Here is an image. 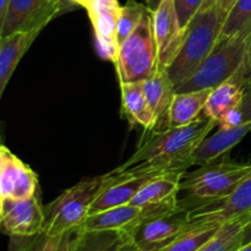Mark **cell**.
Returning a JSON list of instances; mask_svg holds the SVG:
<instances>
[{
  "instance_id": "6da1fadb",
  "label": "cell",
  "mask_w": 251,
  "mask_h": 251,
  "mask_svg": "<svg viewBox=\"0 0 251 251\" xmlns=\"http://www.w3.org/2000/svg\"><path fill=\"white\" fill-rule=\"evenodd\" d=\"M206 115L184 126L153 130L140 144L136 151L120 167L113 169L119 176H157L186 172L193 164V154L199 145L216 126Z\"/></svg>"
},
{
  "instance_id": "7a4b0ae2",
  "label": "cell",
  "mask_w": 251,
  "mask_h": 251,
  "mask_svg": "<svg viewBox=\"0 0 251 251\" xmlns=\"http://www.w3.org/2000/svg\"><path fill=\"white\" fill-rule=\"evenodd\" d=\"M226 17L227 14L215 2L200 10L189 22L178 54L167 69L176 88L185 82L210 55L222 36Z\"/></svg>"
},
{
  "instance_id": "3957f363",
  "label": "cell",
  "mask_w": 251,
  "mask_h": 251,
  "mask_svg": "<svg viewBox=\"0 0 251 251\" xmlns=\"http://www.w3.org/2000/svg\"><path fill=\"white\" fill-rule=\"evenodd\" d=\"M250 173L251 163H235L228 158L203 164L191 173L185 172L180 191H185L186 196L179 200L178 206L193 211L227 199Z\"/></svg>"
},
{
  "instance_id": "277c9868",
  "label": "cell",
  "mask_w": 251,
  "mask_h": 251,
  "mask_svg": "<svg viewBox=\"0 0 251 251\" xmlns=\"http://www.w3.org/2000/svg\"><path fill=\"white\" fill-rule=\"evenodd\" d=\"M109 180V173L85 178L63 191L44 207L46 223L43 233L49 237H60L69 230L80 228L90 216L93 202Z\"/></svg>"
},
{
  "instance_id": "5b68a950",
  "label": "cell",
  "mask_w": 251,
  "mask_h": 251,
  "mask_svg": "<svg viewBox=\"0 0 251 251\" xmlns=\"http://www.w3.org/2000/svg\"><path fill=\"white\" fill-rule=\"evenodd\" d=\"M250 38L251 31L230 36L222 34L210 55L185 82L176 87V92L213 90L228 80L247 63Z\"/></svg>"
},
{
  "instance_id": "8992f818",
  "label": "cell",
  "mask_w": 251,
  "mask_h": 251,
  "mask_svg": "<svg viewBox=\"0 0 251 251\" xmlns=\"http://www.w3.org/2000/svg\"><path fill=\"white\" fill-rule=\"evenodd\" d=\"M115 69L120 83L142 82L158 70V55L149 11L139 26L120 43Z\"/></svg>"
},
{
  "instance_id": "52a82bcc",
  "label": "cell",
  "mask_w": 251,
  "mask_h": 251,
  "mask_svg": "<svg viewBox=\"0 0 251 251\" xmlns=\"http://www.w3.org/2000/svg\"><path fill=\"white\" fill-rule=\"evenodd\" d=\"M75 6L69 0H10L0 22V37L15 32L42 31L51 20Z\"/></svg>"
},
{
  "instance_id": "ba28073f",
  "label": "cell",
  "mask_w": 251,
  "mask_h": 251,
  "mask_svg": "<svg viewBox=\"0 0 251 251\" xmlns=\"http://www.w3.org/2000/svg\"><path fill=\"white\" fill-rule=\"evenodd\" d=\"M193 226L195 222L191 221V211L178 206L171 212L146 218L130 230L129 235L140 249L157 251L171 244Z\"/></svg>"
},
{
  "instance_id": "9c48e42d",
  "label": "cell",
  "mask_w": 251,
  "mask_h": 251,
  "mask_svg": "<svg viewBox=\"0 0 251 251\" xmlns=\"http://www.w3.org/2000/svg\"><path fill=\"white\" fill-rule=\"evenodd\" d=\"M46 212L38 196L0 199V226L9 237H34L43 233Z\"/></svg>"
},
{
  "instance_id": "30bf717a",
  "label": "cell",
  "mask_w": 251,
  "mask_h": 251,
  "mask_svg": "<svg viewBox=\"0 0 251 251\" xmlns=\"http://www.w3.org/2000/svg\"><path fill=\"white\" fill-rule=\"evenodd\" d=\"M122 6L118 0H92L86 6L93 27L96 48L100 56L112 63L117 61L119 51L118 22Z\"/></svg>"
},
{
  "instance_id": "8fae6325",
  "label": "cell",
  "mask_w": 251,
  "mask_h": 251,
  "mask_svg": "<svg viewBox=\"0 0 251 251\" xmlns=\"http://www.w3.org/2000/svg\"><path fill=\"white\" fill-rule=\"evenodd\" d=\"M152 27L158 55V69L167 70L178 54L183 43L184 29L176 15L174 0H162L152 12Z\"/></svg>"
},
{
  "instance_id": "7c38bea8",
  "label": "cell",
  "mask_w": 251,
  "mask_h": 251,
  "mask_svg": "<svg viewBox=\"0 0 251 251\" xmlns=\"http://www.w3.org/2000/svg\"><path fill=\"white\" fill-rule=\"evenodd\" d=\"M184 173L176 172L153 176L140 189L131 203L146 211L150 217L176 210Z\"/></svg>"
},
{
  "instance_id": "4fadbf2b",
  "label": "cell",
  "mask_w": 251,
  "mask_h": 251,
  "mask_svg": "<svg viewBox=\"0 0 251 251\" xmlns=\"http://www.w3.org/2000/svg\"><path fill=\"white\" fill-rule=\"evenodd\" d=\"M38 176L5 145L0 147V199H28L37 195Z\"/></svg>"
},
{
  "instance_id": "5bb4252c",
  "label": "cell",
  "mask_w": 251,
  "mask_h": 251,
  "mask_svg": "<svg viewBox=\"0 0 251 251\" xmlns=\"http://www.w3.org/2000/svg\"><path fill=\"white\" fill-rule=\"evenodd\" d=\"M251 213V173L227 199L191 211V221L198 223H222Z\"/></svg>"
},
{
  "instance_id": "9a60e30c",
  "label": "cell",
  "mask_w": 251,
  "mask_h": 251,
  "mask_svg": "<svg viewBox=\"0 0 251 251\" xmlns=\"http://www.w3.org/2000/svg\"><path fill=\"white\" fill-rule=\"evenodd\" d=\"M250 77L251 73L245 63L234 75L211 91L203 115L218 125L228 112L242 105Z\"/></svg>"
},
{
  "instance_id": "2e32d148",
  "label": "cell",
  "mask_w": 251,
  "mask_h": 251,
  "mask_svg": "<svg viewBox=\"0 0 251 251\" xmlns=\"http://www.w3.org/2000/svg\"><path fill=\"white\" fill-rule=\"evenodd\" d=\"M110 180L100 194L91 207L90 215L102 212L109 208L131 203L140 189L153 176H119L109 172Z\"/></svg>"
},
{
  "instance_id": "e0dca14e",
  "label": "cell",
  "mask_w": 251,
  "mask_h": 251,
  "mask_svg": "<svg viewBox=\"0 0 251 251\" xmlns=\"http://www.w3.org/2000/svg\"><path fill=\"white\" fill-rule=\"evenodd\" d=\"M251 131V122L243 123L235 127L225 129L218 127V131L211 136L205 137L199 145L193 154V164L211 163L225 156L232 149H234L245 136Z\"/></svg>"
},
{
  "instance_id": "ac0fdd59",
  "label": "cell",
  "mask_w": 251,
  "mask_h": 251,
  "mask_svg": "<svg viewBox=\"0 0 251 251\" xmlns=\"http://www.w3.org/2000/svg\"><path fill=\"white\" fill-rule=\"evenodd\" d=\"M146 218H150L146 211L132 203H126L92 213L80 228L83 230H123L129 233Z\"/></svg>"
},
{
  "instance_id": "d6986e66",
  "label": "cell",
  "mask_w": 251,
  "mask_h": 251,
  "mask_svg": "<svg viewBox=\"0 0 251 251\" xmlns=\"http://www.w3.org/2000/svg\"><path fill=\"white\" fill-rule=\"evenodd\" d=\"M145 95L157 119L156 131L169 127L168 114L172 102L176 95V88L167 70L158 69L152 77L142 81Z\"/></svg>"
},
{
  "instance_id": "ffe728a7",
  "label": "cell",
  "mask_w": 251,
  "mask_h": 251,
  "mask_svg": "<svg viewBox=\"0 0 251 251\" xmlns=\"http://www.w3.org/2000/svg\"><path fill=\"white\" fill-rule=\"evenodd\" d=\"M42 31L15 32L0 37V95H2L22 56Z\"/></svg>"
},
{
  "instance_id": "44dd1931",
  "label": "cell",
  "mask_w": 251,
  "mask_h": 251,
  "mask_svg": "<svg viewBox=\"0 0 251 251\" xmlns=\"http://www.w3.org/2000/svg\"><path fill=\"white\" fill-rule=\"evenodd\" d=\"M122 110L130 124L141 126L145 131L156 129L157 119L145 95L142 82L120 83Z\"/></svg>"
},
{
  "instance_id": "7402d4cb",
  "label": "cell",
  "mask_w": 251,
  "mask_h": 251,
  "mask_svg": "<svg viewBox=\"0 0 251 251\" xmlns=\"http://www.w3.org/2000/svg\"><path fill=\"white\" fill-rule=\"evenodd\" d=\"M212 90L191 91V92H176L168 114L169 127L184 126L195 122L201 113Z\"/></svg>"
},
{
  "instance_id": "603a6c76",
  "label": "cell",
  "mask_w": 251,
  "mask_h": 251,
  "mask_svg": "<svg viewBox=\"0 0 251 251\" xmlns=\"http://www.w3.org/2000/svg\"><path fill=\"white\" fill-rule=\"evenodd\" d=\"M127 232L123 230L78 229L71 251H125L131 244Z\"/></svg>"
},
{
  "instance_id": "cb8c5ba5",
  "label": "cell",
  "mask_w": 251,
  "mask_h": 251,
  "mask_svg": "<svg viewBox=\"0 0 251 251\" xmlns=\"http://www.w3.org/2000/svg\"><path fill=\"white\" fill-rule=\"evenodd\" d=\"M244 225L245 217L222 223L217 233L198 251H235L243 245Z\"/></svg>"
},
{
  "instance_id": "d4e9b609",
  "label": "cell",
  "mask_w": 251,
  "mask_h": 251,
  "mask_svg": "<svg viewBox=\"0 0 251 251\" xmlns=\"http://www.w3.org/2000/svg\"><path fill=\"white\" fill-rule=\"evenodd\" d=\"M217 223H198L179 235L171 244L157 251H198L220 229Z\"/></svg>"
},
{
  "instance_id": "484cf974",
  "label": "cell",
  "mask_w": 251,
  "mask_h": 251,
  "mask_svg": "<svg viewBox=\"0 0 251 251\" xmlns=\"http://www.w3.org/2000/svg\"><path fill=\"white\" fill-rule=\"evenodd\" d=\"M149 7L146 4L137 2L136 0H127L125 5H123L118 22V39L122 43L125 38L130 36L135 31L145 15L149 12Z\"/></svg>"
},
{
  "instance_id": "4316f807",
  "label": "cell",
  "mask_w": 251,
  "mask_h": 251,
  "mask_svg": "<svg viewBox=\"0 0 251 251\" xmlns=\"http://www.w3.org/2000/svg\"><path fill=\"white\" fill-rule=\"evenodd\" d=\"M251 31V0H235L228 11L223 26V36Z\"/></svg>"
},
{
  "instance_id": "83f0119b",
  "label": "cell",
  "mask_w": 251,
  "mask_h": 251,
  "mask_svg": "<svg viewBox=\"0 0 251 251\" xmlns=\"http://www.w3.org/2000/svg\"><path fill=\"white\" fill-rule=\"evenodd\" d=\"M215 2H217V0H174V6H176L181 28L185 29L189 22L200 10Z\"/></svg>"
},
{
  "instance_id": "f1b7e54d",
  "label": "cell",
  "mask_w": 251,
  "mask_h": 251,
  "mask_svg": "<svg viewBox=\"0 0 251 251\" xmlns=\"http://www.w3.org/2000/svg\"><path fill=\"white\" fill-rule=\"evenodd\" d=\"M59 240L60 237H49L46 233H41L37 235L28 251H56Z\"/></svg>"
},
{
  "instance_id": "f546056e",
  "label": "cell",
  "mask_w": 251,
  "mask_h": 251,
  "mask_svg": "<svg viewBox=\"0 0 251 251\" xmlns=\"http://www.w3.org/2000/svg\"><path fill=\"white\" fill-rule=\"evenodd\" d=\"M244 120H243V114L242 110L239 108H235V109L230 110L226 114V117L218 123V127H225V129H230V127H235L238 125L243 124Z\"/></svg>"
},
{
  "instance_id": "4dcf8cb0",
  "label": "cell",
  "mask_w": 251,
  "mask_h": 251,
  "mask_svg": "<svg viewBox=\"0 0 251 251\" xmlns=\"http://www.w3.org/2000/svg\"><path fill=\"white\" fill-rule=\"evenodd\" d=\"M34 237H10V244L7 251H28L33 244Z\"/></svg>"
},
{
  "instance_id": "1f68e13d",
  "label": "cell",
  "mask_w": 251,
  "mask_h": 251,
  "mask_svg": "<svg viewBox=\"0 0 251 251\" xmlns=\"http://www.w3.org/2000/svg\"><path fill=\"white\" fill-rule=\"evenodd\" d=\"M78 229L80 228H76V229H71L69 232L64 233L60 235V240H59L58 248L56 251H71L74 247V242H75V238L77 235Z\"/></svg>"
},
{
  "instance_id": "d6a6232c",
  "label": "cell",
  "mask_w": 251,
  "mask_h": 251,
  "mask_svg": "<svg viewBox=\"0 0 251 251\" xmlns=\"http://www.w3.org/2000/svg\"><path fill=\"white\" fill-rule=\"evenodd\" d=\"M240 110H242L244 123L251 122V77L249 82H248L247 90H245L244 100H243L242 105H240Z\"/></svg>"
},
{
  "instance_id": "836d02e7",
  "label": "cell",
  "mask_w": 251,
  "mask_h": 251,
  "mask_svg": "<svg viewBox=\"0 0 251 251\" xmlns=\"http://www.w3.org/2000/svg\"><path fill=\"white\" fill-rule=\"evenodd\" d=\"M251 242V213L249 216H245L244 230H243V245Z\"/></svg>"
},
{
  "instance_id": "e575fe53",
  "label": "cell",
  "mask_w": 251,
  "mask_h": 251,
  "mask_svg": "<svg viewBox=\"0 0 251 251\" xmlns=\"http://www.w3.org/2000/svg\"><path fill=\"white\" fill-rule=\"evenodd\" d=\"M234 1L235 0H217V5L223 12L228 14V11H229V9L232 7V5L234 4Z\"/></svg>"
},
{
  "instance_id": "d590c367",
  "label": "cell",
  "mask_w": 251,
  "mask_h": 251,
  "mask_svg": "<svg viewBox=\"0 0 251 251\" xmlns=\"http://www.w3.org/2000/svg\"><path fill=\"white\" fill-rule=\"evenodd\" d=\"M9 4H10V0H0V22L4 20L5 15H6Z\"/></svg>"
},
{
  "instance_id": "8d00e7d4",
  "label": "cell",
  "mask_w": 251,
  "mask_h": 251,
  "mask_svg": "<svg viewBox=\"0 0 251 251\" xmlns=\"http://www.w3.org/2000/svg\"><path fill=\"white\" fill-rule=\"evenodd\" d=\"M161 2H162V0H146L147 7H149V10L151 12L156 11L157 7H158L159 5H161Z\"/></svg>"
},
{
  "instance_id": "74e56055",
  "label": "cell",
  "mask_w": 251,
  "mask_h": 251,
  "mask_svg": "<svg viewBox=\"0 0 251 251\" xmlns=\"http://www.w3.org/2000/svg\"><path fill=\"white\" fill-rule=\"evenodd\" d=\"M69 1L73 5H75V6H81L83 7V9H86V6H87L92 0H69Z\"/></svg>"
},
{
  "instance_id": "f35d334b",
  "label": "cell",
  "mask_w": 251,
  "mask_h": 251,
  "mask_svg": "<svg viewBox=\"0 0 251 251\" xmlns=\"http://www.w3.org/2000/svg\"><path fill=\"white\" fill-rule=\"evenodd\" d=\"M247 64H248V68H249V70H250V73H251V38H250V41H249V46H248Z\"/></svg>"
},
{
  "instance_id": "ab89813d",
  "label": "cell",
  "mask_w": 251,
  "mask_h": 251,
  "mask_svg": "<svg viewBox=\"0 0 251 251\" xmlns=\"http://www.w3.org/2000/svg\"><path fill=\"white\" fill-rule=\"evenodd\" d=\"M125 251H149V250H142V249H140V248H137L136 245L134 244V243H131V244L129 245V247L126 248V250Z\"/></svg>"
},
{
  "instance_id": "60d3db41",
  "label": "cell",
  "mask_w": 251,
  "mask_h": 251,
  "mask_svg": "<svg viewBox=\"0 0 251 251\" xmlns=\"http://www.w3.org/2000/svg\"><path fill=\"white\" fill-rule=\"evenodd\" d=\"M235 251H251V242L248 243V244L242 245V247L238 248V249Z\"/></svg>"
}]
</instances>
